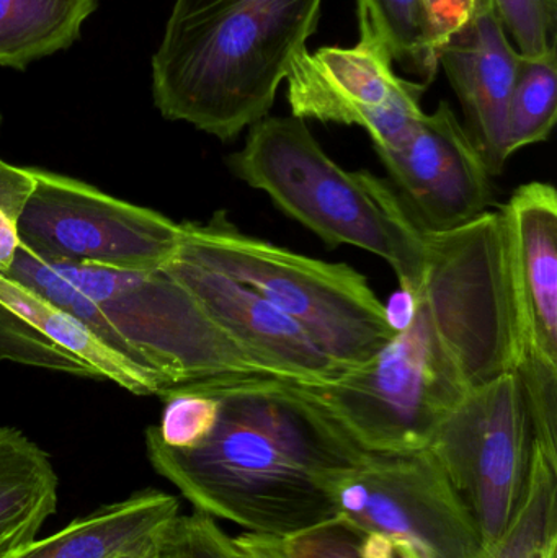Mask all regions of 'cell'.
I'll list each match as a JSON object with an SVG mask.
<instances>
[{
    "label": "cell",
    "mask_w": 557,
    "mask_h": 558,
    "mask_svg": "<svg viewBox=\"0 0 557 558\" xmlns=\"http://www.w3.org/2000/svg\"><path fill=\"white\" fill-rule=\"evenodd\" d=\"M427 238L424 284L404 327L336 379L291 383L368 454L428 449L471 389L522 360L500 211Z\"/></svg>",
    "instance_id": "1"
},
{
    "label": "cell",
    "mask_w": 557,
    "mask_h": 558,
    "mask_svg": "<svg viewBox=\"0 0 557 558\" xmlns=\"http://www.w3.org/2000/svg\"><path fill=\"white\" fill-rule=\"evenodd\" d=\"M221 403L211 436L192 451L146 429L150 465L196 511L255 536L291 539L337 520L327 475L368 452L293 384L268 376L202 380Z\"/></svg>",
    "instance_id": "2"
},
{
    "label": "cell",
    "mask_w": 557,
    "mask_h": 558,
    "mask_svg": "<svg viewBox=\"0 0 557 558\" xmlns=\"http://www.w3.org/2000/svg\"><path fill=\"white\" fill-rule=\"evenodd\" d=\"M323 0H175L153 56L166 120L222 143L270 113L293 59L319 25Z\"/></svg>",
    "instance_id": "3"
},
{
    "label": "cell",
    "mask_w": 557,
    "mask_h": 558,
    "mask_svg": "<svg viewBox=\"0 0 557 558\" xmlns=\"http://www.w3.org/2000/svg\"><path fill=\"white\" fill-rule=\"evenodd\" d=\"M7 277L74 314L164 390L215 377L268 376L166 270L49 264L20 248Z\"/></svg>",
    "instance_id": "4"
},
{
    "label": "cell",
    "mask_w": 557,
    "mask_h": 558,
    "mask_svg": "<svg viewBox=\"0 0 557 558\" xmlns=\"http://www.w3.org/2000/svg\"><path fill=\"white\" fill-rule=\"evenodd\" d=\"M229 169L330 247L352 245L382 257L414 301L428 264L422 231L396 189L368 170L342 169L293 117H267L249 128Z\"/></svg>",
    "instance_id": "5"
},
{
    "label": "cell",
    "mask_w": 557,
    "mask_h": 558,
    "mask_svg": "<svg viewBox=\"0 0 557 558\" xmlns=\"http://www.w3.org/2000/svg\"><path fill=\"white\" fill-rule=\"evenodd\" d=\"M179 254L247 286L343 369L366 363L398 331L359 271L244 234L225 211L206 222H185Z\"/></svg>",
    "instance_id": "6"
},
{
    "label": "cell",
    "mask_w": 557,
    "mask_h": 558,
    "mask_svg": "<svg viewBox=\"0 0 557 558\" xmlns=\"http://www.w3.org/2000/svg\"><path fill=\"white\" fill-rule=\"evenodd\" d=\"M337 520L363 558H476L480 530L431 449L365 454L327 475Z\"/></svg>",
    "instance_id": "7"
},
{
    "label": "cell",
    "mask_w": 557,
    "mask_h": 558,
    "mask_svg": "<svg viewBox=\"0 0 557 558\" xmlns=\"http://www.w3.org/2000/svg\"><path fill=\"white\" fill-rule=\"evenodd\" d=\"M35 189L20 218V248L36 260L123 271L162 270L183 225L88 183L32 169Z\"/></svg>",
    "instance_id": "8"
},
{
    "label": "cell",
    "mask_w": 557,
    "mask_h": 558,
    "mask_svg": "<svg viewBox=\"0 0 557 558\" xmlns=\"http://www.w3.org/2000/svg\"><path fill=\"white\" fill-rule=\"evenodd\" d=\"M428 449L489 546L516 517L532 471L535 435L517 371L471 389Z\"/></svg>",
    "instance_id": "9"
},
{
    "label": "cell",
    "mask_w": 557,
    "mask_h": 558,
    "mask_svg": "<svg viewBox=\"0 0 557 558\" xmlns=\"http://www.w3.org/2000/svg\"><path fill=\"white\" fill-rule=\"evenodd\" d=\"M284 81L293 117L362 128L375 150L399 149L424 117L421 101L428 85L399 77L375 36L360 35L350 48L304 49Z\"/></svg>",
    "instance_id": "10"
},
{
    "label": "cell",
    "mask_w": 557,
    "mask_h": 558,
    "mask_svg": "<svg viewBox=\"0 0 557 558\" xmlns=\"http://www.w3.org/2000/svg\"><path fill=\"white\" fill-rule=\"evenodd\" d=\"M422 231L445 234L486 215L491 173L463 123L441 101L396 150H376Z\"/></svg>",
    "instance_id": "11"
},
{
    "label": "cell",
    "mask_w": 557,
    "mask_h": 558,
    "mask_svg": "<svg viewBox=\"0 0 557 558\" xmlns=\"http://www.w3.org/2000/svg\"><path fill=\"white\" fill-rule=\"evenodd\" d=\"M162 270L177 279L268 376L287 383L319 384L346 373L296 322L247 286L179 252Z\"/></svg>",
    "instance_id": "12"
},
{
    "label": "cell",
    "mask_w": 557,
    "mask_h": 558,
    "mask_svg": "<svg viewBox=\"0 0 557 558\" xmlns=\"http://www.w3.org/2000/svg\"><path fill=\"white\" fill-rule=\"evenodd\" d=\"M0 361L111 380L136 396L164 390L74 314L7 275H0Z\"/></svg>",
    "instance_id": "13"
},
{
    "label": "cell",
    "mask_w": 557,
    "mask_h": 558,
    "mask_svg": "<svg viewBox=\"0 0 557 558\" xmlns=\"http://www.w3.org/2000/svg\"><path fill=\"white\" fill-rule=\"evenodd\" d=\"M519 58L491 0H483L438 52V64L460 100L464 130L491 177H499L510 159L507 118Z\"/></svg>",
    "instance_id": "14"
},
{
    "label": "cell",
    "mask_w": 557,
    "mask_h": 558,
    "mask_svg": "<svg viewBox=\"0 0 557 558\" xmlns=\"http://www.w3.org/2000/svg\"><path fill=\"white\" fill-rule=\"evenodd\" d=\"M500 213L523 353L557 364L556 189L552 183H525Z\"/></svg>",
    "instance_id": "15"
},
{
    "label": "cell",
    "mask_w": 557,
    "mask_h": 558,
    "mask_svg": "<svg viewBox=\"0 0 557 558\" xmlns=\"http://www.w3.org/2000/svg\"><path fill=\"white\" fill-rule=\"evenodd\" d=\"M179 517V498L146 488L33 541L12 558H160Z\"/></svg>",
    "instance_id": "16"
},
{
    "label": "cell",
    "mask_w": 557,
    "mask_h": 558,
    "mask_svg": "<svg viewBox=\"0 0 557 558\" xmlns=\"http://www.w3.org/2000/svg\"><path fill=\"white\" fill-rule=\"evenodd\" d=\"M59 477L48 452L25 433L0 426V558H12L58 510Z\"/></svg>",
    "instance_id": "17"
},
{
    "label": "cell",
    "mask_w": 557,
    "mask_h": 558,
    "mask_svg": "<svg viewBox=\"0 0 557 558\" xmlns=\"http://www.w3.org/2000/svg\"><path fill=\"white\" fill-rule=\"evenodd\" d=\"M97 0H0V65L29 64L71 48Z\"/></svg>",
    "instance_id": "18"
},
{
    "label": "cell",
    "mask_w": 557,
    "mask_h": 558,
    "mask_svg": "<svg viewBox=\"0 0 557 558\" xmlns=\"http://www.w3.org/2000/svg\"><path fill=\"white\" fill-rule=\"evenodd\" d=\"M360 35L378 38L409 74L431 84L437 75L440 38L428 0H356Z\"/></svg>",
    "instance_id": "19"
},
{
    "label": "cell",
    "mask_w": 557,
    "mask_h": 558,
    "mask_svg": "<svg viewBox=\"0 0 557 558\" xmlns=\"http://www.w3.org/2000/svg\"><path fill=\"white\" fill-rule=\"evenodd\" d=\"M476 558H557V464L536 442L525 497L516 517Z\"/></svg>",
    "instance_id": "20"
},
{
    "label": "cell",
    "mask_w": 557,
    "mask_h": 558,
    "mask_svg": "<svg viewBox=\"0 0 557 558\" xmlns=\"http://www.w3.org/2000/svg\"><path fill=\"white\" fill-rule=\"evenodd\" d=\"M557 52L520 54L507 118V154L543 143L557 120Z\"/></svg>",
    "instance_id": "21"
},
{
    "label": "cell",
    "mask_w": 557,
    "mask_h": 558,
    "mask_svg": "<svg viewBox=\"0 0 557 558\" xmlns=\"http://www.w3.org/2000/svg\"><path fill=\"white\" fill-rule=\"evenodd\" d=\"M159 397L164 400L160 423L147 429L166 448L192 451L211 436L221 403L202 380L170 387L162 390Z\"/></svg>",
    "instance_id": "22"
},
{
    "label": "cell",
    "mask_w": 557,
    "mask_h": 558,
    "mask_svg": "<svg viewBox=\"0 0 557 558\" xmlns=\"http://www.w3.org/2000/svg\"><path fill=\"white\" fill-rule=\"evenodd\" d=\"M538 448L557 464V364L523 353L517 366Z\"/></svg>",
    "instance_id": "23"
},
{
    "label": "cell",
    "mask_w": 557,
    "mask_h": 558,
    "mask_svg": "<svg viewBox=\"0 0 557 558\" xmlns=\"http://www.w3.org/2000/svg\"><path fill=\"white\" fill-rule=\"evenodd\" d=\"M523 56L556 51L557 0H491Z\"/></svg>",
    "instance_id": "24"
},
{
    "label": "cell",
    "mask_w": 557,
    "mask_h": 558,
    "mask_svg": "<svg viewBox=\"0 0 557 558\" xmlns=\"http://www.w3.org/2000/svg\"><path fill=\"white\" fill-rule=\"evenodd\" d=\"M160 558H251L215 518L193 511L180 514L164 541Z\"/></svg>",
    "instance_id": "25"
},
{
    "label": "cell",
    "mask_w": 557,
    "mask_h": 558,
    "mask_svg": "<svg viewBox=\"0 0 557 558\" xmlns=\"http://www.w3.org/2000/svg\"><path fill=\"white\" fill-rule=\"evenodd\" d=\"M33 189L32 169L0 159V275H7L19 254L20 218Z\"/></svg>",
    "instance_id": "26"
},
{
    "label": "cell",
    "mask_w": 557,
    "mask_h": 558,
    "mask_svg": "<svg viewBox=\"0 0 557 558\" xmlns=\"http://www.w3.org/2000/svg\"><path fill=\"white\" fill-rule=\"evenodd\" d=\"M287 558H363L355 534L339 521L291 539H275Z\"/></svg>",
    "instance_id": "27"
},
{
    "label": "cell",
    "mask_w": 557,
    "mask_h": 558,
    "mask_svg": "<svg viewBox=\"0 0 557 558\" xmlns=\"http://www.w3.org/2000/svg\"><path fill=\"white\" fill-rule=\"evenodd\" d=\"M481 2L483 0H428L440 46L474 15Z\"/></svg>",
    "instance_id": "28"
},
{
    "label": "cell",
    "mask_w": 557,
    "mask_h": 558,
    "mask_svg": "<svg viewBox=\"0 0 557 558\" xmlns=\"http://www.w3.org/2000/svg\"><path fill=\"white\" fill-rule=\"evenodd\" d=\"M235 543L251 558H287L281 553L277 541L271 537L255 536V534L242 533L235 536Z\"/></svg>",
    "instance_id": "29"
},
{
    "label": "cell",
    "mask_w": 557,
    "mask_h": 558,
    "mask_svg": "<svg viewBox=\"0 0 557 558\" xmlns=\"http://www.w3.org/2000/svg\"><path fill=\"white\" fill-rule=\"evenodd\" d=\"M2 123H3V117H2V111H0V128H2Z\"/></svg>",
    "instance_id": "30"
}]
</instances>
